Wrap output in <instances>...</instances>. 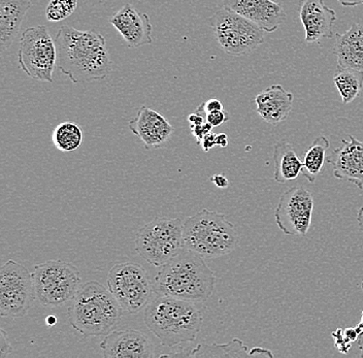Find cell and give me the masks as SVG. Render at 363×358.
<instances>
[{
    "label": "cell",
    "instance_id": "cell-39",
    "mask_svg": "<svg viewBox=\"0 0 363 358\" xmlns=\"http://www.w3.org/2000/svg\"><path fill=\"white\" fill-rule=\"evenodd\" d=\"M45 323L49 326H54L57 323V318L55 316H48L47 319H45Z\"/></svg>",
    "mask_w": 363,
    "mask_h": 358
},
{
    "label": "cell",
    "instance_id": "cell-17",
    "mask_svg": "<svg viewBox=\"0 0 363 358\" xmlns=\"http://www.w3.org/2000/svg\"><path fill=\"white\" fill-rule=\"evenodd\" d=\"M108 22L119 31L127 47L131 49L151 45L153 42V27L150 23L149 16L138 12L130 4H124Z\"/></svg>",
    "mask_w": 363,
    "mask_h": 358
},
{
    "label": "cell",
    "instance_id": "cell-21",
    "mask_svg": "<svg viewBox=\"0 0 363 358\" xmlns=\"http://www.w3.org/2000/svg\"><path fill=\"white\" fill-rule=\"evenodd\" d=\"M33 8L31 0H0V51L13 45L25 16Z\"/></svg>",
    "mask_w": 363,
    "mask_h": 358
},
{
    "label": "cell",
    "instance_id": "cell-14",
    "mask_svg": "<svg viewBox=\"0 0 363 358\" xmlns=\"http://www.w3.org/2000/svg\"><path fill=\"white\" fill-rule=\"evenodd\" d=\"M99 346L106 358L155 357L151 340L135 330H113L104 335Z\"/></svg>",
    "mask_w": 363,
    "mask_h": 358
},
{
    "label": "cell",
    "instance_id": "cell-18",
    "mask_svg": "<svg viewBox=\"0 0 363 358\" xmlns=\"http://www.w3.org/2000/svg\"><path fill=\"white\" fill-rule=\"evenodd\" d=\"M299 19L305 28L306 43L311 44L323 38H333L337 13L324 4V0H301Z\"/></svg>",
    "mask_w": 363,
    "mask_h": 358
},
{
    "label": "cell",
    "instance_id": "cell-31",
    "mask_svg": "<svg viewBox=\"0 0 363 358\" xmlns=\"http://www.w3.org/2000/svg\"><path fill=\"white\" fill-rule=\"evenodd\" d=\"M204 108H206V114H208V113L216 112V111L224 110V106L219 99H212L204 101Z\"/></svg>",
    "mask_w": 363,
    "mask_h": 358
},
{
    "label": "cell",
    "instance_id": "cell-11",
    "mask_svg": "<svg viewBox=\"0 0 363 358\" xmlns=\"http://www.w3.org/2000/svg\"><path fill=\"white\" fill-rule=\"evenodd\" d=\"M35 296L33 274L11 259L0 269V315L10 318L25 316Z\"/></svg>",
    "mask_w": 363,
    "mask_h": 358
},
{
    "label": "cell",
    "instance_id": "cell-5",
    "mask_svg": "<svg viewBox=\"0 0 363 358\" xmlns=\"http://www.w3.org/2000/svg\"><path fill=\"white\" fill-rule=\"evenodd\" d=\"M183 237L186 249L204 258L229 254L238 244L235 225L225 215L206 208L184 221Z\"/></svg>",
    "mask_w": 363,
    "mask_h": 358
},
{
    "label": "cell",
    "instance_id": "cell-10",
    "mask_svg": "<svg viewBox=\"0 0 363 358\" xmlns=\"http://www.w3.org/2000/svg\"><path fill=\"white\" fill-rule=\"evenodd\" d=\"M20 69L33 80L53 82L57 67V47L45 25L29 27L20 38Z\"/></svg>",
    "mask_w": 363,
    "mask_h": 358
},
{
    "label": "cell",
    "instance_id": "cell-19",
    "mask_svg": "<svg viewBox=\"0 0 363 358\" xmlns=\"http://www.w3.org/2000/svg\"><path fill=\"white\" fill-rule=\"evenodd\" d=\"M256 112L271 125H277L289 117L294 108V94L283 86L272 85L255 97Z\"/></svg>",
    "mask_w": 363,
    "mask_h": 358
},
{
    "label": "cell",
    "instance_id": "cell-32",
    "mask_svg": "<svg viewBox=\"0 0 363 358\" xmlns=\"http://www.w3.org/2000/svg\"><path fill=\"white\" fill-rule=\"evenodd\" d=\"M201 147H203L204 152H208L214 149L216 146V135L215 133H210L203 138L201 142Z\"/></svg>",
    "mask_w": 363,
    "mask_h": 358
},
{
    "label": "cell",
    "instance_id": "cell-6",
    "mask_svg": "<svg viewBox=\"0 0 363 358\" xmlns=\"http://www.w3.org/2000/svg\"><path fill=\"white\" fill-rule=\"evenodd\" d=\"M183 226L181 218L155 217L136 233V253L152 266H163L186 248Z\"/></svg>",
    "mask_w": 363,
    "mask_h": 358
},
{
    "label": "cell",
    "instance_id": "cell-20",
    "mask_svg": "<svg viewBox=\"0 0 363 358\" xmlns=\"http://www.w3.org/2000/svg\"><path fill=\"white\" fill-rule=\"evenodd\" d=\"M333 53L337 69H350L363 72V25L354 23L345 33L335 36Z\"/></svg>",
    "mask_w": 363,
    "mask_h": 358
},
{
    "label": "cell",
    "instance_id": "cell-9",
    "mask_svg": "<svg viewBox=\"0 0 363 358\" xmlns=\"http://www.w3.org/2000/svg\"><path fill=\"white\" fill-rule=\"evenodd\" d=\"M106 282L122 309L130 314L145 309L155 291L146 269L135 262L115 264L108 272Z\"/></svg>",
    "mask_w": 363,
    "mask_h": 358
},
{
    "label": "cell",
    "instance_id": "cell-41",
    "mask_svg": "<svg viewBox=\"0 0 363 358\" xmlns=\"http://www.w3.org/2000/svg\"><path fill=\"white\" fill-rule=\"evenodd\" d=\"M359 324H360V325H362V328H363V314H362V320H360V323H359Z\"/></svg>",
    "mask_w": 363,
    "mask_h": 358
},
{
    "label": "cell",
    "instance_id": "cell-38",
    "mask_svg": "<svg viewBox=\"0 0 363 358\" xmlns=\"http://www.w3.org/2000/svg\"><path fill=\"white\" fill-rule=\"evenodd\" d=\"M357 222L359 225L360 230L363 231V206L359 208L357 213Z\"/></svg>",
    "mask_w": 363,
    "mask_h": 358
},
{
    "label": "cell",
    "instance_id": "cell-7",
    "mask_svg": "<svg viewBox=\"0 0 363 358\" xmlns=\"http://www.w3.org/2000/svg\"><path fill=\"white\" fill-rule=\"evenodd\" d=\"M35 298L45 307H60L74 300L82 286L79 271L65 260H48L34 267Z\"/></svg>",
    "mask_w": 363,
    "mask_h": 358
},
{
    "label": "cell",
    "instance_id": "cell-25",
    "mask_svg": "<svg viewBox=\"0 0 363 358\" xmlns=\"http://www.w3.org/2000/svg\"><path fill=\"white\" fill-rule=\"evenodd\" d=\"M333 83L342 97V104L355 101L363 88V72L350 69H337Z\"/></svg>",
    "mask_w": 363,
    "mask_h": 358
},
{
    "label": "cell",
    "instance_id": "cell-4",
    "mask_svg": "<svg viewBox=\"0 0 363 358\" xmlns=\"http://www.w3.org/2000/svg\"><path fill=\"white\" fill-rule=\"evenodd\" d=\"M122 308L112 292L96 281L82 285L68 308L70 325L84 337H101L113 332Z\"/></svg>",
    "mask_w": 363,
    "mask_h": 358
},
{
    "label": "cell",
    "instance_id": "cell-15",
    "mask_svg": "<svg viewBox=\"0 0 363 358\" xmlns=\"http://www.w3.org/2000/svg\"><path fill=\"white\" fill-rule=\"evenodd\" d=\"M333 174L339 180L348 181L363 189V142L353 135L342 140V147L328 158Z\"/></svg>",
    "mask_w": 363,
    "mask_h": 358
},
{
    "label": "cell",
    "instance_id": "cell-23",
    "mask_svg": "<svg viewBox=\"0 0 363 358\" xmlns=\"http://www.w3.org/2000/svg\"><path fill=\"white\" fill-rule=\"evenodd\" d=\"M276 182L286 183L298 178L303 171V162L299 160L294 146L287 140H279L274 147Z\"/></svg>",
    "mask_w": 363,
    "mask_h": 358
},
{
    "label": "cell",
    "instance_id": "cell-40",
    "mask_svg": "<svg viewBox=\"0 0 363 358\" xmlns=\"http://www.w3.org/2000/svg\"><path fill=\"white\" fill-rule=\"evenodd\" d=\"M357 344L358 347H359L360 352H362L360 357L363 358V332L359 335V337H358Z\"/></svg>",
    "mask_w": 363,
    "mask_h": 358
},
{
    "label": "cell",
    "instance_id": "cell-16",
    "mask_svg": "<svg viewBox=\"0 0 363 358\" xmlns=\"http://www.w3.org/2000/svg\"><path fill=\"white\" fill-rule=\"evenodd\" d=\"M131 133L143 142L147 150L160 148L169 140L174 128L167 118L147 106H142L128 123Z\"/></svg>",
    "mask_w": 363,
    "mask_h": 358
},
{
    "label": "cell",
    "instance_id": "cell-35",
    "mask_svg": "<svg viewBox=\"0 0 363 358\" xmlns=\"http://www.w3.org/2000/svg\"><path fill=\"white\" fill-rule=\"evenodd\" d=\"M344 335L349 341L354 343V342H357L358 337H359V334H358L357 330H356L355 328H344Z\"/></svg>",
    "mask_w": 363,
    "mask_h": 358
},
{
    "label": "cell",
    "instance_id": "cell-8",
    "mask_svg": "<svg viewBox=\"0 0 363 358\" xmlns=\"http://www.w3.org/2000/svg\"><path fill=\"white\" fill-rule=\"evenodd\" d=\"M208 24L220 47L228 55H247L264 42L265 31L224 6L208 19Z\"/></svg>",
    "mask_w": 363,
    "mask_h": 358
},
{
    "label": "cell",
    "instance_id": "cell-22",
    "mask_svg": "<svg viewBox=\"0 0 363 358\" xmlns=\"http://www.w3.org/2000/svg\"><path fill=\"white\" fill-rule=\"evenodd\" d=\"M188 352L176 353L170 357H272V353L267 349L253 348L249 350L242 341L233 339L224 345L219 344H199L195 348L189 349Z\"/></svg>",
    "mask_w": 363,
    "mask_h": 358
},
{
    "label": "cell",
    "instance_id": "cell-36",
    "mask_svg": "<svg viewBox=\"0 0 363 358\" xmlns=\"http://www.w3.org/2000/svg\"><path fill=\"white\" fill-rule=\"evenodd\" d=\"M216 146L220 147V148H226L228 146V137L225 133L216 135Z\"/></svg>",
    "mask_w": 363,
    "mask_h": 358
},
{
    "label": "cell",
    "instance_id": "cell-26",
    "mask_svg": "<svg viewBox=\"0 0 363 358\" xmlns=\"http://www.w3.org/2000/svg\"><path fill=\"white\" fill-rule=\"evenodd\" d=\"M54 146L61 152L78 150L84 142V133L78 124L63 122L59 124L52 135Z\"/></svg>",
    "mask_w": 363,
    "mask_h": 358
},
{
    "label": "cell",
    "instance_id": "cell-33",
    "mask_svg": "<svg viewBox=\"0 0 363 358\" xmlns=\"http://www.w3.org/2000/svg\"><path fill=\"white\" fill-rule=\"evenodd\" d=\"M211 181H212L218 188H227L229 186L228 179L226 178L224 174H214V176L211 178Z\"/></svg>",
    "mask_w": 363,
    "mask_h": 358
},
{
    "label": "cell",
    "instance_id": "cell-12",
    "mask_svg": "<svg viewBox=\"0 0 363 358\" xmlns=\"http://www.w3.org/2000/svg\"><path fill=\"white\" fill-rule=\"evenodd\" d=\"M314 207L311 191L295 186L286 190L279 199L274 221L284 235L305 237L310 230Z\"/></svg>",
    "mask_w": 363,
    "mask_h": 358
},
{
    "label": "cell",
    "instance_id": "cell-13",
    "mask_svg": "<svg viewBox=\"0 0 363 358\" xmlns=\"http://www.w3.org/2000/svg\"><path fill=\"white\" fill-rule=\"evenodd\" d=\"M223 6L269 33L276 31L287 18L282 6L274 0H223Z\"/></svg>",
    "mask_w": 363,
    "mask_h": 358
},
{
    "label": "cell",
    "instance_id": "cell-3",
    "mask_svg": "<svg viewBox=\"0 0 363 358\" xmlns=\"http://www.w3.org/2000/svg\"><path fill=\"white\" fill-rule=\"evenodd\" d=\"M157 294L145 308L147 328L167 347L194 341L203 326L199 308L192 301Z\"/></svg>",
    "mask_w": 363,
    "mask_h": 358
},
{
    "label": "cell",
    "instance_id": "cell-1",
    "mask_svg": "<svg viewBox=\"0 0 363 358\" xmlns=\"http://www.w3.org/2000/svg\"><path fill=\"white\" fill-rule=\"evenodd\" d=\"M57 67L74 84L104 80L113 70L106 38L63 25L56 38Z\"/></svg>",
    "mask_w": 363,
    "mask_h": 358
},
{
    "label": "cell",
    "instance_id": "cell-34",
    "mask_svg": "<svg viewBox=\"0 0 363 358\" xmlns=\"http://www.w3.org/2000/svg\"><path fill=\"white\" fill-rule=\"evenodd\" d=\"M0 351H1V357L10 354L11 351H13V348H11L10 343L6 341V332H4V330H1V346H0Z\"/></svg>",
    "mask_w": 363,
    "mask_h": 358
},
{
    "label": "cell",
    "instance_id": "cell-29",
    "mask_svg": "<svg viewBox=\"0 0 363 358\" xmlns=\"http://www.w3.org/2000/svg\"><path fill=\"white\" fill-rule=\"evenodd\" d=\"M229 115L226 111H216V112L206 114V122L211 124L213 128H218L228 121Z\"/></svg>",
    "mask_w": 363,
    "mask_h": 358
},
{
    "label": "cell",
    "instance_id": "cell-30",
    "mask_svg": "<svg viewBox=\"0 0 363 358\" xmlns=\"http://www.w3.org/2000/svg\"><path fill=\"white\" fill-rule=\"evenodd\" d=\"M193 137L196 139L197 144L201 145L203 138L208 133H212L213 126L208 122H204L201 125H190Z\"/></svg>",
    "mask_w": 363,
    "mask_h": 358
},
{
    "label": "cell",
    "instance_id": "cell-24",
    "mask_svg": "<svg viewBox=\"0 0 363 358\" xmlns=\"http://www.w3.org/2000/svg\"><path fill=\"white\" fill-rule=\"evenodd\" d=\"M330 142L325 135H320L313 142L312 146L306 151L303 160L301 174L310 183H314L323 169Z\"/></svg>",
    "mask_w": 363,
    "mask_h": 358
},
{
    "label": "cell",
    "instance_id": "cell-2",
    "mask_svg": "<svg viewBox=\"0 0 363 358\" xmlns=\"http://www.w3.org/2000/svg\"><path fill=\"white\" fill-rule=\"evenodd\" d=\"M215 285V272L208 267L203 256L185 248L158 267L154 287L159 294L201 303L212 296Z\"/></svg>",
    "mask_w": 363,
    "mask_h": 358
},
{
    "label": "cell",
    "instance_id": "cell-28",
    "mask_svg": "<svg viewBox=\"0 0 363 358\" xmlns=\"http://www.w3.org/2000/svg\"><path fill=\"white\" fill-rule=\"evenodd\" d=\"M331 337L335 340V346L339 350V352L342 354H348L353 343L345 337L344 330L337 328V330L331 332Z\"/></svg>",
    "mask_w": 363,
    "mask_h": 358
},
{
    "label": "cell",
    "instance_id": "cell-37",
    "mask_svg": "<svg viewBox=\"0 0 363 358\" xmlns=\"http://www.w3.org/2000/svg\"><path fill=\"white\" fill-rule=\"evenodd\" d=\"M342 6H357L363 4V0H337Z\"/></svg>",
    "mask_w": 363,
    "mask_h": 358
},
{
    "label": "cell",
    "instance_id": "cell-27",
    "mask_svg": "<svg viewBox=\"0 0 363 358\" xmlns=\"http://www.w3.org/2000/svg\"><path fill=\"white\" fill-rule=\"evenodd\" d=\"M78 0H50L45 9V17L50 22H60L77 10Z\"/></svg>",
    "mask_w": 363,
    "mask_h": 358
},
{
    "label": "cell",
    "instance_id": "cell-42",
    "mask_svg": "<svg viewBox=\"0 0 363 358\" xmlns=\"http://www.w3.org/2000/svg\"><path fill=\"white\" fill-rule=\"evenodd\" d=\"M362 289L363 290V282L362 283Z\"/></svg>",
    "mask_w": 363,
    "mask_h": 358
}]
</instances>
